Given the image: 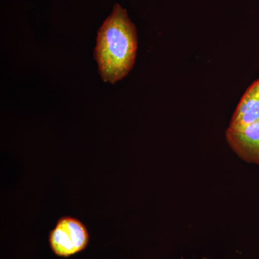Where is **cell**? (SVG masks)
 I'll return each mask as SVG.
<instances>
[{
	"label": "cell",
	"mask_w": 259,
	"mask_h": 259,
	"mask_svg": "<svg viewBox=\"0 0 259 259\" xmlns=\"http://www.w3.org/2000/svg\"><path fill=\"white\" fill-rule=\"evenodd\" d=\"M49 244L54 254L68 258L82 251L88 246L90 234L79 220L69 216L61 218L49 233Z\"/></svg>",
	"instance_id": "7a4b0ae2"
},
{
	"label": "cell",
	"mask_w": 259,
	"mask_h": 259,
	"mask_svg": "<svg viewBox=\"0 0 259 259\" xmlns=\"http://www.w3.org/2000/svg\"><path fill=\"white\" fill-rule=\"evenodd\" d=\"M137 49L136 25L127 10L115 4L97 32L95 59L103 81L114 84L125 77L134 67Z\"/></svg>",
	"instance_id": "6da1fadb"
},
{
	"label": "cell",
	"mask_w": 259,
	"mask_h": 259,
	"mask_svg": "<svg viewBox=\"0 0 259 259\" xmlns=\"http://www.w3.org/2000/svg\"><path fill=\"white\" fill-rule=\"evenodd\" d=\"M257 121H259V79L245 90L228 127H243Z\"/></svg>",
	"instance_id": "277c9868"
},
{
	"label": "cell",
	"mask_w": 259,
	"mask_h": 259,
	"mask_svg": "<svg viewBox=\"0 0 259 259\" xmlns=\"http://www.w3.org/2000/svg\"><path fill=\"white\" fill-rule=\"evenodd\" d=\"M228 146L243 161L259 165V121L240 127H228Z\"/></svg>",
	"instance_id": "3957f363"
}]
</instances>
